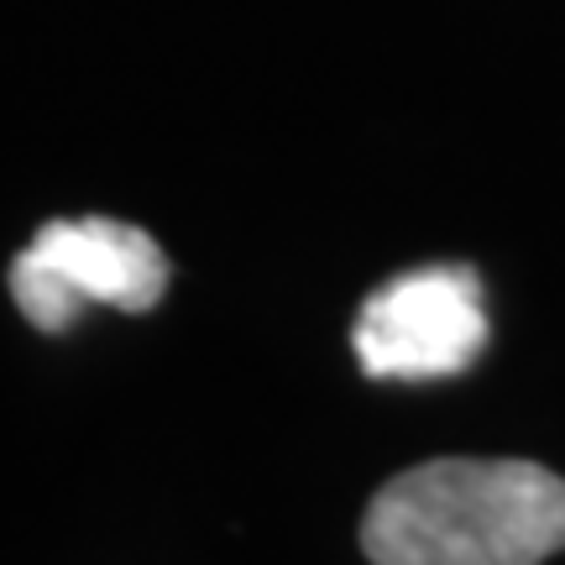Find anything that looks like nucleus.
<instances>
[{
  "instance_id": "f257e3e1",
  "label": "nucleus",
  "mask_w": 565,
  "mask_h": 565,
  "mask_svg": "<svg viewBox=\"0 0 565 565\" xmlns=\"http://www.w3.org/2000/svg\"><path fill=\"white\" fill-rule=\"evenodd\" d=\"M362 550L372 565H545L565 550V477L477 456L408 466L372 492Z\"/></svg>"
},
{
  "instance_id": "7ed1b4c3",
  "label": "nucleus",
  "mask_w": 565,
  "mask_h": 565,
  "mask_svg": "<svg viewBox=\"0 0 565 565\" xmlns=\"http://www.w3.org/2000/svg\"><path fill=\"white\" fill-rule=\"evenodd\" d=\"M356 362L377 383H435L482 356L487 303L471 267H419L383 282L351 330Z\"/></svg>"
},
{
  "instance_id": "f03ea898",
  "label": "nucleus",
  "mask_w": 565,
  "mask_h": 565,
  "mask_svg": "<svg viewBox=\"0 0 565 565\" xmlns=\"http://www.w3.org/2000/svg\"><path fill=\"white\" fill-rule=\"evenodd\" d=\"M173 267L141 225L84 215L47 221L26 252L11 257V299L42 335H63L89 303H110L126 315L158 309Z\"/></svg>"
}]
</instances>
